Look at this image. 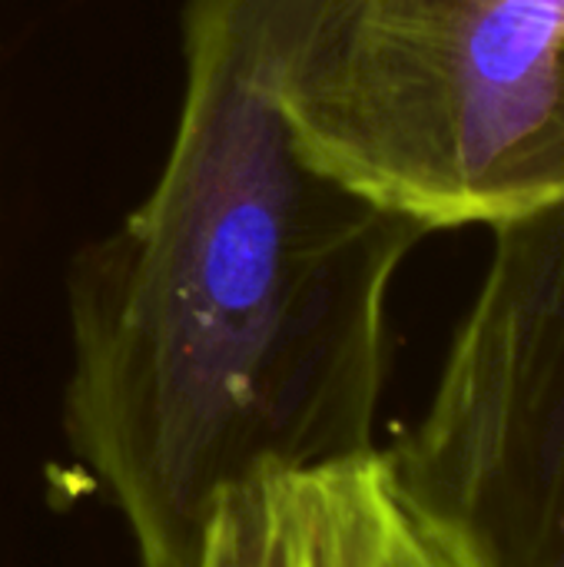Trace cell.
<instances>
[{"mask_svg":"<svg viewBox=\"0 0 564 567\" xmlns=\"http://www.w3.org/2000/svg\"><path fill=\"white\" fill-rule=\"evenodd\" d=\"M312 0H186L163 169L66 266L63 435L136 567H199L219 505L376 445L389 292L429 236L312 169L279 80Z\"/></svg>","mask_w":564,"mask_h":567,"instance_id":"1","label":"cell"},{"mask_svg":"<svg viewBox=\"0 0 564 567\" xmlns=\"http://www.w3.org/2000/svg\"><path fill=\"white\" fill-rule=\"evenodd\" d=\"M279 103L349 193L499 229L564 196V0H312Z\"/></svg>","mask_w":564,"mask_h":567,"instance_id":"2","label":"cell"},{"mask_svg":"<svg viewBox=\"0 0 564 567\" xmlns=\"http://www.w3.org/2000/svg\"><path fill=\"white\" fill-rule=\"evenodd\" d=\"M492 236L425 412L382 452L489 567H564V196Z\"/></svg>","mask_w":564,"mask_h":567,"instance_id":"3","label":"cell"},{"mask_svg":"<svg viewBox=\"0 0 564 567\" xmlns=\"http://www.w3.org/2000/svg\"><path fill=\"white\" fill-rule=\"evenodd\" d=\"M296 567H489L382 449L286 478Z\"/></svg>","mask_w":564,"mask_h":567,"instance_id":"4","label":"cell"},{"mask_svg":"<svg viewBox=\"0 0 564 567\" xmlns=\"http://www.w3.org/2000/svg\"><path fill=\"white\" fill-rule=\"evenodd\" d=\"M199 567H296L286 478L246 485L219 505Z\"/></svg>","mask_w":564,"mask_h":567,"instance_id":"5","label":"cell"}]
</instances>
